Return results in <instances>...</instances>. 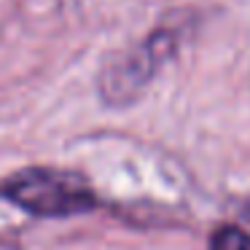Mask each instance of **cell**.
<instances>
[{"label":"cell","mask_w":250,"mask_h":250,"mask_svg":"<svg viewBox=\"0 0 250 250\" xmlns=\"http://www.w3.org/2000/svg\"><path fill=\"white\" fill-rule=\"evenodd\" d=\"M0 196L41 218H67L94 207V191L78 172L51 167L19 169L0 180Z\"/></svg>","instance_id":"1"},{"label":"cell","mask_w":250,"mask_h":250,"mask_svg":"<svg viewBox=\"0 0 250 250\" xmlns=\"http://www.w3.org/2000/svg\"><path fill=\"white\" fill-rule=\"evenodd\" d=\"M167 41L159 38L148 41V43L137 46V49L119 54L105 65L103 76H100V92L105 94L108 103H126L132 100V94L148 81V76L153 73V67L162 60V46Z\"/></svg>","instance_id":"2"},{"label":"cell","mask_w":250,"mask_h":250,"mask_svg":"<svg viewBox=\"0 0 250 250\" xmlns=\"http://www.w3.org/2000/svg\"><path fill=\"white\" fill-rule=\"evenodd\" d=\"M210 250H250V234L237 226H223L212 234Z\"/></svg>","instance_id":"3"}]
</instances>
